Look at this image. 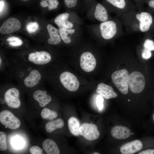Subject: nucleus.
<instances>
[{"label": "nucleus", "instance_id": "f257e3e1", "mask_svg": "<svg viewBox=\"0 0 154 154\" xmlns=\"http://www.w3.org/2000/svg\"><path fill=\"white\" fill-rule=\"evenodd\" d=\"M122 24L121 21L115 18L87 27L92 36L108 40L122 35Z\"/></svg>", "mask_w": 154, "mask_h": 154}, {"label": "nucleus", "instance_id": "f03ea898", "mask_svg": "<svg viewBox=\"0 0 154 154\" xmlns=\"http://www.w3.org/2000/svg\"><path fill=\"white\" fill-rule=\"evenodd\" d=\"M124 14L137 23L140 32L145 33L149 31L153 23L152 15L143 9L138 11L134 9Z\"/></svg>", "mask_w": 154, "mask_h": 154}, {"label": "nucleus", "instance_id": "7ed1b4c3", "mask_svg": "<svg viewBox=\"0 0 154 154\" xmlns=\"http://www.w3.org/2000/svg\"><path fill=\"white\" fill-rule=\"evenodd\" d=\"M102 3L109 12L114 13L118 17L136 9L130 0H103Z\"/></svg>", "mask_w": 154, "mask_h": 154}, {"label": "nucleus", "instance_id": "20e7f679", "mask_svg": "<svg viewBox=\"0 0 154 154\" xmlns=\"http://www.w3.org/2000/svg\"><path fill=\"white\" fill-rule=\"evenodd\" d=\"M54 22L59 28L69 29L80 26L82 23L80 18L72 11L59 14L55 18Z\"/></svg>", "mask_w": 154, "mask_h": 154}, {"label": "nucleus", "instance_id": "39448f33", "mask_svg": "<svg viewBox=\"0 0 154 154\" xmlns=\"http://www.w3.org/2000/svg\"><path fill=\"white\" fill-rule=\"evenodd\" d=\"M109 12L102 3L96 0H93L87 10L86 15L90 20L101 23L112 18L110 17Z\"/></svg>", "mask_w": 154, "mask_h": 154}, {"label": "nucleus", "instance_id": "423d86ee", "mask_svg": "<svg viewBox=\"0 0 154 154\" xmlns=\"http://www.w3.org/2000/svg\"><path fill=\"white\" fill-rule=\"evenodd\" d=\"M129 75L128 71L123 69L114 72L112 75V82L118 90L123 94H127Z\"/></svg>", "mask_w": 154, "mask_h": 154}, {"label": "nucleus", "instance_id": "0eeeda50", "mask_svg": "<svg viewBox=\"0 0 154 154\" xmlns=\"http://www.w3.org/2000/svg\"><path fill=\"white\" fill-rule=\"evenodd\" d=\"M145 84L144 76L141 73L135 71L129 75V87L132 92L137 94L141 92L145 88Z\"/></svg>", "mask_w": 154, "mask_h": 154}, {"label": "nucleus", "instance_id": "6e6552de", "mask_svg": "<svg viewBox=\"0 0 154 154\" xmlns=\"http://www.w3.org/2000/svg\"><path fill=\"white\" fill-rule=\"evenodd\" d=\"M59 78L62 85L69 91H75L79 87V82L77 77L70 72H63L60 75Z\"/></svg>", "mask_w": 154, "mask_h": 154}, {"label": "nucleus", "instance_id": "1a4fd4ad", "mask_svg": "<svg viewBox=\"0 0 154 154\" xmlns=\"http://www.w3.org/2000/svg\"><path fill=\"white\" fill-rule=\"evenodd\" d=\"M0 122L5 127L12 129L18 128L21 125L19 120L13 113L7 110L1 112Z\"/></svg>", "mask_w": 154, "mask_h": 154}, {"label": "nucleus", "instance_id": "9d476101", "mask_svg": "<svg viewBox=\"0 0 154 154\" xmlns=\"http://www.w3.org/2000/svg\"><path fill=\"white\" fill-rule=\"evenodd\" d=\"M79 133L80 135L89 141H93L97 139L100 134L96 125L88 123H83L80 125Z\"/></svg>", "mask_w": 154, "mask_h": 154}, {"label": "nucleus", "instance_id": "9b49d317", "mask_svg": "<svg viewBox=\"0 0 154 154\" xmlns=\"http://www.w3.org/2000/svg\"><path fill=\"white\" fill-rule=\"evenodd\" d=\"M19 93L15 88H11L5 92L4 97L7 105L11 108H17L20 106L21 103L19 99Z\"/></svg>", "mask_w": 154, "mask_h": 154}, {"label": "nucleus", "instance_id": "f8f14e48", "mask_svg": "<svg viewBox=\"0 0 154 154\" xmlns=\"http://www.w3.org/2000/svg\"><path fill=\"white\" fill-rule=\"evenodd\" d=\"M58 30L61 40L66 44H70L74 38L81 36L80 26L69 29L58 28Z\"/></svg>", "mask_w": 154, "mask_h": 154}, {"label": "nucleus", "instance_id": "ddd939ff", "mask_svg": "<svg viewBox=\"0 0 154 154\" xmlns=\"http://www.w3.org/2000/svg\"><path fill=\"white\" fill-rule=\"evenodd\" d=\"M96 65V59L90 52H86L81 54L80 58V66L84 71L89 72L94 70Z\"/></svg>", "mask_w": 154, "mask_h": 154}, {"label": "nucleus", "instance_id": "4468645a", "mask_svg": "<svg viewBox=\"0 0 154 154\" xmlns=\"http://www.w3.org/2000/svg\"><path fill=\"white\" fill-rule=\"evenodd\" d=\"M29 61L37 65H44L49 62L51 56L49 53L45 51H37L30 53L28 57Z\"/></svg>", "mask_w": 154, "mask_h": 154}, {"label": "nucleus", "instance_id": "2eb2a0df", "mask_svg": "<svg viewBox=\"0 0 154 154\" xmlns=\"http://www.w3.org/2000/svg\"><path fill=\"white\" fill-rule=\"evenodd\" d=\"M21 27L20 21L14 17L6 20L0 28V32L3 34L13 33L19 30Z\"/></svg>", "mask_w": 154, "mask_h": 154}, {"label": "nucleus", "instance_id": "dca6fc26", "mask_svg": "<svg viewBox=\"0 0 154 154\" xmlns=\"http://www.w3.org/2000/svg\"><path fill=\"white\" fill-rule=\"evenodd\" d=\"M143 147L142 142L138 140H135L123 145L120 150L122 154H132L141 150Z\"/></svg>", "mask_w": 154, "mask_h": 154}, {"label": "nucleus", "instance_id": "f3484780", "mask_svg": "<svg viewBox=\"0 0 154 154\" xmlns=\"http://www.w3.org/2000/svg\"><path fill=\"white\" fill-rule=\"evenodd\" d=\"M111 133L116 139H123L129 137L131 135V132L130 130L126 127L116 125L112 128Z\"/></svg>", "mask_w": 154, "mask_h": 154}, {"label": "nucleus", "instance_id": "a211bd4d", "mask_svg": "<svg viewBox=\"0 0 154 154\" xmlns=\"http://www.w3.org/2000/svg\"><path fill=\"white\" fill-rule=\"evenodd\" d=\"M96 92L107 99L114 98L117 96L112 87L103 83L98 84Z\"/></svg>", "mask_w": 154, "mask_h": 154}, {"label": "nucleus", "instance_id": "6ab92c4d", "mask_svg": "<svg viewBox=\"0 0 154 154\" xmlns=\"http://www.w3.org/2000/svg\"><path fill=\"white\" fill-rule=\"evenodd\" d=\"M33 97L42 107L46 106L52 100L51 96L47 94L46 91L40 90L35 91L33 94Z\"/></svg>", "mask_w": 154, "mask_h": 154}, {"label": "nucleus", "instance_id": "aec40b11", "mask_svg": "<svg viewBox=\"0 0 154 154\" xmlns=\"http://www.w3.org/2000/svg\"><path fill=\"white\" fill-rule=\"evenodd\" d=\"M41 78L40 72L38 70L34 69L32 70L29 75L25 78L24 83L26 87L31 88L37 84Z\"/></svg>", "mask_w": 154, "mask_h": 154}, {"label": "nucleus", "instance_id": "412c9836", "mask_svg": "<svg viewBox=\"0 0 154 154\" xmlns=\"http://www.w3.org/2000/svg\"><path fill=\"white\" fill-rule=\"evenodd\" d=\"M47 29L50 37L48 40V43L50 44L56 45L60 42L61 39L58 29L50 24L47 25Z\"/></svg>", "mask_w": 154, "mask_h": 154}, {"label": "nucleus", "instance_id": "4be33fe9", "mask_svg": "<svg viewBox=\"0 0 154 154\" xmlns=\"http://www.w3.org/2000/svg\"><path fill=\"white\" fill-rule=\"evenodd\" d=\"M42 147L47 154H59L60 150L56 143L52 139H48L42 143Z\"/></svg>", "mask_w": 154, "mask_h": 154}, {"label": "nucleus", "instance_id": "5701e85b", "mask_svg": "<svg viewBox=\"0 0 154 154\" xmlns=\"http://www.w3.org/2000/svg\"><path fill=\"white\" fill-rule=\"evenodd\" d=\"M68 125L70 133L75 136H78L79 129L80 126L78 120L74 117H70L68 121Z\"/></svg>", "mask_w": 154, "mask_h": 154}, {"label": "nucleus", "instance_id": "b1692460", "mask_svg": "<svg viewBox=\"0 0 154 154\" xmlns=\"http://www.w3.org/2000/svg\"><path fill=\"white\" fill-rule=\"evenodd\" d=\"M63 120L60 118L48 122L46 124L45 128L48 133H51L55 129L61 128L64 125Z\"/></svg>", "mask_w": 154, "mask_h": 154}, {"label": "nucleus", "instance_id": "393cba45", "mask_svg": "<svg viewBox=\"0 0 154 154\" xmlns=\"http://www.w3.org/2000/svg\"><path fill=\"white\" fill-rule=\"evenodd\" d=\"M41 116L43 119L52 120L56 118L58 116V114L54 111L51 110L48 108H45L42 110Z\"/></svg>", "mask_w": 154, "mask_h": 154}, {"label": "nucleus", "instance_id": "a878e982", "mask_svg": "<svg viewBox=\"0 0 154 154\" xmlns=\"http://www.w3.org/2000/svg\"><path fill=\"white\" fill-rule=\"evenodd\" d=\"M82 0H63L65 7L70 10L74 9L80 5Z\"/></svg>", "mask_w": 154, "mask_h": 154}, {"label": "nucleus", "instance_id": "bb28decb", "mask_svg": "<svg viewBox=\"0 0 154 154\" xmlns=\"http://www.w3.org/2000/svg\"><path fill=\"white\" fill-rule=\"evenodd\" d=\"M7 40L9 41L10 45L13 46H19L21 45L23 41L19 38L14 36H12L8 38Z\"/></svg>", "mask_w": 154, "mask_h": 154}, {"label": "nucleus", "instance_id": "cd10ccee", "mask_svg": "<svg viewBox=\"0 0 154 154\" xmlns=\"http://www.w3.org/2000/svg\"><path fill=\"white\" fill-rule=\"evenodd\" d=\"M6 135L5 133L2 131L0 132V149L1 151H5L7 146L6 142Z\"/></svg>", "mask_w": 154, "mask_h": 154}, {"label": "nucleus", "instance_id": "c85d7f7f", "mask_svg": "<svg viewBox=\"0 0 154 154\" xmlns=\"http://www.w3.org/2000/svg\"><path fill=\"white\" fill-rule=\"evenodd\" d=\"M11 143L12 145L15 148L19 149L21 148L23 146L24 142L21 138L16 137L12 139Z\"/></svg>", "mask_w": 154, "mask_h": 154}, {"label": "nucleus", "instance_id": "c756f323", "mask_svg": "<svg viewBox=\"0 0 154 154\" xmlns=\"http://www.w3.org/2000/svg\"><path fill=\"white\" fill-rule=\"evenodd\" d=\"M143 47L151 51L154 50V41L149 38H146L143 42Z\"/></svg>", "mask_w": 154, "mask_h": 154}, {"label": "nucleus", "instance_id": "7c9ffc66", "mask_svg": "<svg viewBox=\"0 0 154 154\" xmlns=\"http://www.w3.org/2000/svg\"><path fill=\"white\" fill-rule=\"evenodd\" d=\"M26 27L28 32L31 33L35 32L38 29V25L36 22H30L27 24Z\"/></svg>", "mask_w": 154, "mask_h": 154}, {"label": "nucleus", "instance_id": "2f4dec72", "mask_svg": "<svg viewBox=\"0 0 154 154\" xmlns=\"http://www.w3.org/2000/svg\"><path fill=\"white\" fill-rule=\"evenodd\" d=\"M48 3V9L49 10L56 9L58 7L59 2L58 0H45Z\"/></svg>", "mask_w": 154, "mask_h": 154}, {"label": "nucleus", "instance_id": "473e14b6", "mask_svg": "<svg viewBox=\"0 0 154 154\" xmlns=\"http://www.w3.org/2000/svg\"><path fill=\"white\" fill-rule=\"evenodd\" d=\"M151 55V51L143 47L141 53L142 57L144 59L147 60L150 58Z\"/></svg>", "mask_w": 154, "mask_h": 154}, {"label": "nucleus", "instance_id": "72a5a7b5", "mask_svg": "<svg viewBox=\"0 0 154 154\" xmlns=\"http://www.w3.org/2000/svg\"><path fill=\"white\" fill-rule=\"evenodd\" d=\"M104 99L103 96L100 95H98L96 98V104L99 110L102 109L103 107Z\"/></svg>", "mask_w": 154, "mask_h": 154}, {"label": "nucleus", "instance_id": "f704fd0d", "mask_svg": "<svg viewBox=\"0 0 154 154\" xmlns=\"http://www.w3.org/2000/svg\"><path fill=\"white\" fill-rule=\"evenodd\" d=\"M30 153L32 154H42L43 153L42 149L38 146H34L31 147L30 149Z\"/></svg>", "mask_w": 154, "mask_h": 154}, {"label": "nucleus", "instance_id": "c9c22d12", "mask_svg": "<svg viewBox=\"0 0 154 154\" xmlns=\"http://www.w3.org/2000/svg\"><path fill=\"white\" fill-rule=\"evenodd\" d=\"M135 3L136 9L138 11L143 10V5L145 0H133Z\"/></svg>", "mask_w": 154, "mask_h": 154}, {"label": "nucleus", "instance_id": "e433bc0d", "mask_svg": "<svg viewBox=\"0 0 154 154\" xmlns=\"http://www.w3.org/2000/svg\"><path fill=\"white\" fill-rule=\"evenodd\" d=\"M93 0H83L82 9L84 10H87Z\"/></svg>", "mask_w": 154, "mask_h": 154}, {"label": "nucleus", "instance_id": "4c0bfd02", "mask_svg": "<svg viewBox=\"0 0 154 154\" xmlns=\"http://www.w3.org/2000/svg\"><path fill=\"white\" fill-rule=\"evenodd\" d=\"M138 154H154V149L150 148L142 151Z\"/></svg>", "mask_w": 154, "mask_h": 154}, {"label": "nucleus", "instance_id": "58836bf2", "mask_svg": "<svg viewBox=\"0 0 154 154\" xmlns=\"http://www.w3.org/2000/svg\"><path fill=\"white\" fill-rule=\"evenodd\" d=\"M145 2L147 4L150 8L154 10V0H145Z\"/></svg>", "mask_w": 154, "mask_h": 154}, {"label": "nucleus", "instance_id": "ea45409f", "mask_svg": "<svg viewBox=\"0 0 154 154\" xmlns=\"http://www.w3.org/2000/svg\"><path fill=\"white\" fill-rule=\"evenodd\" d=\"M40 5L41 7L44 8H45L48 6V3L46 0H41L40 2Z\"/></svg>", "mask_w": 154, "mask_h": 154}, {"label": "nucleus", "instance_id": "a19ab883", "mask_svg": "<svg viewBox=\"0 0 154 154\" xmlns=\"http://www.w3.org/2000/svg\"><path fill=\"white\" fill-rule=\"evenodd\" d=\"M0 12H1L3 10L4 5V3L3 1L1 0L0 2Z\"/></svg>", "mask_w": 154, "mask_h": 154}, {"label": "nucleus", "instance_id": "79ce46f5", "mask_svg": "<svg viewBox=\"0 0 154 154\" xmlns=\"http://www.w3.org/2000/svg\"><path fill=\"white\" fill-rule=\"evenodd\" d=\"M152 119L153 122L154 123V112L153 113L152 115Z\"/></svg>", "mask_w": 154, "mask_h": 154}, {"label": "nucleus", "instance_id": "37998d69", "mask_svg": "<svg viewBox=\"0 0 154 154\" xmlns=\"http://www.w3.org/2000/svg\"><path fill=\"white\" fill-rule=\"evenodd\" d=\"M93 154H99L100 153H93Z\"/></svg>", "mask_w": 154, "mask_h": 154}, {"label": "nucleus", "instance_id": "c03bdc74", "mask_svg": "<svg viewBox=\"0 0 154 154\" xmlns=\"http://www.w3.org/2000/svg\"><path fill=\"white\" fill-rule=\"evenodd\" d=\"M0 65H1V57H0Z\"/></svg>", "mask_w": 154, "mask_h": 154}, {"label": "nucleus", "instance_id": "a18cd8bd", "mask_svg": "<svg viewBox=\"0 0 154 154\" xmlns=\"http://www.w3.org/2000/svg\"><path fill=\"white\" fill-rule=\"evenodd\" d=\"M21 0L24 1H28L29 0Z\"/></svg>", "mask_w": 154, "mask_h": 154}]
</instances>
